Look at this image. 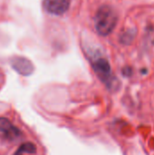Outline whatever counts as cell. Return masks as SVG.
Masks as SVG:
<instances>
[{"label":"cell","mask_w":154,"mask_h":155,"mask_svg":"<svg viewBox=\"0 0 154 155\" xmlns=\"http://www.w3.org/2000/svg\"><path fill=\"white\" fill-rule=\"evenodd\" d=\"M118 23V15L113 8L109 5L101 6L94 17V27L96 32L103 36L110 35Z\"/></svg>","instance_id":"1"},{"label":"cell","mask_w":154,"mask_h":155,"mask_svg":"<svg viewBox=\"0 0 154 155\" xmlns=\"http://www.w3.org/2000/svg\"><path fill=\"white\" fill-rule=\"evenodd\" d=\"M0 133L11 142L16 141L23 135L21 130L5 117H0Z\"/></svg>","instance_id":"2"},{"label":"cell","mask_w":154,"mask_h":155,"mask_svg":"<svg viewBox=\"0 0 154 155\" xmlns=\"http://www.w3.org/2000/svg\"><path fill=\"white\" fill-rule=\"evenodd\" d=\"M70 0H44V8L50 14L61 15L70 7Z\"/></svg>","instance_id":"3"},{"label":"cell","mask_w":154,"mask_h":155,"mask_svg":"<svg viewBox=\"0 0 154 155\" xmlns=\"http://www.w3.org/2000/svg\"><path fill=\"white\" fill-rule=\"evenodd\" d=\"M93 70L97 76L103 82H107L111 77V66L104 58L97 59L93 64Z\"/></svg>","instance_id":"4"},{"label":"cell","mask_w":154,"mask_h":155,"mask_svg":"<svg viewBox=\"0 0 154 155\" xmlns=\"http://www.w3.org/2000/svg\"><path fill=\"white\" fill-rule=\"evenodd\" d=\"M36 152V147L35 145H34L31 143H24L23 145L20 146L19 150L17 151V153H15V155H21L24 153H34Z\"/></svg>","instance_id":"5"}]
</instances>
